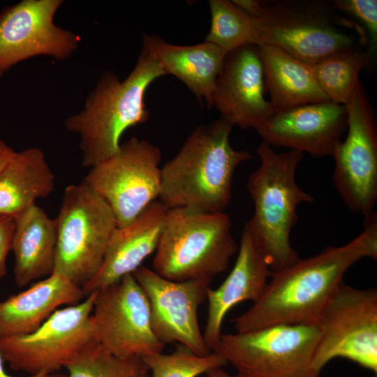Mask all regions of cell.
I'll use <instances>...</instances> for the list:
<instances>
[{"instance_id": "1", "label": "cell", "mask_w": 377, "mask_h": 377, "mask_svg": "<svg viewBox=\"0 0 377 377\" xmlns=\"http://www.w3.org/2000/svg\"><path fill=\"white\" fill-rule=\"evenodd\" d=\"M363 258L377 259V214L364 216L363 230L348 243L273 272L260 298L232 320L237 332L276 325H316L346 271Z\"/></svg>"}, {"instance_id": "2", "label": "cell", "mask_w": 377, "mask_h": 377, "mask_svg": "<svg viewBox=\"0 0 377 377\" xmlns=\"http://www.w3.org/2000/svg\"><path fill=\"white\" fill-rule=\"evenodd\" d=\"M233 127L221 117L198 126L161 168L158 200L168 209L224 212L231 199L236 168L253 158L247 151L231 147Z\"/></svg>"}, {"instance_id": "3", "label": "cell", "mask_w": 377, "mask_h": 377, "mask_svg": "<svg viewBox=\"0 0 377 377\" xmlns=\"http://www.w3.org/2000/svg\"><path fill=\"white\" fill-rule=\"evenodd\" d=\"M165 75L145 47L123 81L110 71L103 73L86 98L83 110L65 121L66 129L80 137L83 167L93 168L114 155L120 149L122 134L149 119L145 102L147 89Z\"/></svg>"}, {"instance_id": "4", "label": "cell", "mask_w": 377, "mask_h": 377, "mask_svg": "<svg viewBox=\"0 0 377 377\" xmlns=\"http://www.w3.org/2000/svg\"><path fill=\"white\" fill-rule=\"evenodd\" d=\"M256 151L260 164L250 174L247 182L254 212L246 224L275 272L300 258L291 246L290 232L297 222V206L314 199L295 180L304 153L297 150L279 153L264 142Z\"/></svg>"}, {"instance_id": "5", "label": "cell", "mask_w": 377, "mask_h": 377, "mask_svg": "<svg viewBox=\"0 0 377 377\" xmlns=\"http://www.w3.org/2000/svg\"><path fill=\"white\" fill-rule=\"evenodd\" d=\"M238 246L224 212L168 209L152 270L173 281L213 278L225 272Z\"/></svg>"}, {"instance_id": "6", "label": "cell", "mask_w": 377, "mask_h": 377, "mask_svg": "<svg viewBox=\"0 0 377 377\" xmlns=\"http://www.w3.org/2000/svg\"><path fill=\"white\" fill-rule=\"evenodd\" d=\"M333 1L283 0L255 18L256 45L281 49L312 65L332 54L357 48L367 38L357 22L341 17Z\"/></svg>"}, {"instance_id": "7", "label": "cell", "mask_w": 377, "mask_h": 377, "mask_svg": "<svg viewBox=\"0 0 377 377\" xmlns=\"http://www.w3.org/2000/svg\"><path fill=\"white\" fill-rule=\"evenodd\" d=\"M57 244L54 272L82 286L100 269L117 228L108 203L84 181L68 186L55 219Z\"/></svg>"}, {"instance_id": "8", "label": "cell", "mask_w": 377, "mask_h": 377, "mask_svg": "<svg viewBox=\"0 0 377 377\" xmlns=\"http://www.w3.org/2000/svg\"><path fill=\"white\" fill-rule=\"evenodd\" d=\"M320 332L316 325H276L222 334L212 351L241 377H322L312 367Z\"/></svg>"}, {"instance_id": "9", "label": "cell", "mask_w": 377, "mask_h": 377, "mask_svg": "<svg viewBox=\"0 0 377 377\" xmlns=\"http://www.w3.org/2000/svg\"><path fill=\"white\" fill-rule=\"evenodd\" d=\"M316 325L320 336L312 367L320 374L332 359L343 357L377 373V290L341 283Z\"/></svg>"}, {"instance_id": "10", "label": "cell", "mask_w": 377, "mask_h": 377, "mask_svg": "<svg viewBox=\"0 0 377 377\" xmlns=\"http://www.w3.org/2000/svg\"><path fill=\"white\" fill-rule=\"evenodd\" d=\"M161 149L135 136L90 168L83 181L110 205L118 228L131 224L161 191Z\"/></svg>"}, {"instance_id": "11", "label": "cell", "mask_w": 377, "mask_h": 377, "mask_svg": "<svg viewBox=\"0 0 377 377\" xmlns=\"http://www.w3.org/2000/svg\"><path fill=\"white\" fill-rule=\"evenodd\" d=\"M98 291L75 305L57 309L34 332L0 340L10 367L30 375L57 372L95 341L90 317Z\"/></svg>"}, {"instance_id": "12", "label": "cell", "mask_w": 377, "mask_h": 377, "mask_svg": "<svg viewBox=\"0 0 377 377\" xmlns=\"http://www.w3.org/2000/svg\"><path fill=\"white\" fill-rule=\"evenodd\" d=\"M90 321L95 341L117 357H142L164 348L151 330L147 297L133 274L98 290Z\"/></svg>"}, {"instance_id": "13", "label": "cell", "mask_w": 377, "mask_h": 377, "mask_svg": "<svg viewBox=\"0 0 377 377\" xmlns=\"http://www.w3.org/2000/svg\"><path fill=\"white\" fill-rule=\"evenodd\" d=\"M347 136L337 146L333 180L348 209L364 216L377 200V130L372 108L360 82L343 105Z\"/></svg>"}, {"instance_id": "14", "label": "cell", "mask_w": 377, "mask_h": 377, "mask_svg": "<svg viewBox=\"0 0 377 377\" xmlns=\"http://www.w3.org/2000/svg\"><path fill=\"white\" fill-rule=\"evenodd\" d=\"M62 0H22L0 13V77L29 58L47 55L68 59L80 37L57 27L54 17Z\"/></svg>"}, {"instance_id": "15", "label": "cell", "mask_w": 377, "mask_h": 377, "mask_svg": "<svg viewBox=\"0 0 377 377\" xmlns=\"http://www.w3.org/2000/svg\"><path fill=\"white\" fill-rule=\"evenodd\" d=\"M133 275L147 297L151 330L161 342H178L199 355L212 352L205 345L197 315L212 280L170 281L142 265Z\"/></svg>"}, {"instance_id": "16", "label": "cell", "mask_w": 377, "mask_h": 377, "mask_svg": "<svg viewBox=\"0 0 377 377\" xmlns=\"http://www.w3.org/2000/svg\"><path fill=\"white\" fill-rule=\"evenodd\" d=\"M265 92L257 45H245L227 53L212 93V105L221 118L233 126L256 130L275 112Z\"/></svg>"}, {"instance_id": "17", "label": "cell", "mask_w": 377, "mask_h": 377, "mask_svg": "<svg viewBox=\"0 0 377 377\" xmlns=\"http://www.w3.org/2000/svg\"><path fill=\"white\" fill-rule=\"evenodd\" d=\"M347 126L345 106L326 101L276 110L256 131L272 147H288L321 158L332 156Z\"/></svg>"}, {"instance_id": "18", "label": "cell", "mask_w": 377, "mask_h": 377, "mask_svg": "<svg viewBox=\"0 0 377 377\" xmlns=\"http://www.w3.org/2000/svg\"><path fill=\"white\" fill-rule=\"evenodd\" d=\"M272 271L264 255L255 244L244 225L235 264L223 283L216 289L208 288V316L202 334L211 351L222 334L221 327L227 313L238 303L256 302L263 295Z\"/></svg>"}, {"instance_id": "19", "label": "cell", "mask_w": 377, "mask_h": 377, "mask_svg": "<svg viewBox=\"0 0 377 377\" xmlns=\"http://www.w3.org/2000/svg\"><path fill=\"white\" fill-rule=\"evenodd\" d=\"M168 208L150 203L128 226L117 228L96 274L81 288L84 295L98 291L133 274L156 249Z\"/></svg>"}, {"instance_id": "20", "label": "cell", "mask_w": 377, "mask_h": 377, "mask_svg": "<svg viewBox=\"0 0 377 377\" xmlns=\"http://www.w3.org/2000/svg\"><path fill=\"white\" fill-rule=\"evenodd\" d=\"M84 297L81 286L53 272L0 302V340L34 332L57 307L77 304Z\"/></svg>"}, {"instance_id": "21", "label": "cell", "mask_w": 377, "mask_h": 377, "mask_svg": "<svg viewBox=\"0 0 377 377\" xmlns=\"http://www.w3.org/2000/svg\"><path fill=\"white\" fill-rule=\"evenodd\" d=\"M143 47L148 49L166 75L180 80L202 102L212 107V93L227 52L205 40L193 45H176L157 35L144 34Z\"/></svg>"}, {"instance_id": "22", "label": "cell", "mask_w": 377, "mask_h": 377, "mask_svg": "<svg viewBox=\"0 0 377 377\" xmlns=\"http://www.w3.org/2000/svg\"><path fill=\"white\" fill-rule=\"evenodd\" d=\"M12 249L16 285L24 287L54 272L57 253L56 219L36 203L15 219Z\"/></svg>"}, {"instance_id": "23", "label": "cell", "mask_w": 377, "mask_h": 377, "mask_svg": "<svg viewBox=\"0 0 377 377\" xmlns=\"http://www.w3.org/2000/svg\"><path fill=\"white\" fill-rule=\"evenodd\" d=\"M265 91L276 110L329 101L318 85L309 65L280 48L257 45Z\"/></svg>"}, {"instance_id": "24", "label": "cell", "mask_w": 377, "mask_h": 377, "mask_svg": "<svg viewBox=\"0 0 377 377\" xmlns=\"http://www.w3.org/2000/svg\"><path fill=\"white\" fill-rule=\"evenodd\" d=\"M55 176L38 148L15 151L0 170V216L15 219L54 188Z\"/></svg>"}, {"instance_id": "25", "label": "cell", "mask_w": 377, "mask_h": 377, "mask_svg": "<svg viewBox=\"0 0 377 377\" xmlns=\"http://www.w3.org/2000/svg\"><path fill=\"white\" fill-rule=\"evenodd\" d=\"M371 56L370 52L357 47L332 54L309 66L329 101L344 105L360 83L359 74Z\"/></svg>"}, {"instance_id": "26", "label": "cell", "mask_w": 377, "mask_h": 377, "mask_svg": "<svg viewBox=\"0 0 377 377\" xmlns=\"http://www.w3.org/2000/svg\"><path fill=\"white\" fill-rule=\"evenodd\" d=\"M64 368L67 374L56 372L47 377H145L149 373L142 357H117L96 341L81 350Z\"/></svg>"}, {"instance_id": "27", "label": "cell", "mask_w": 377, "mask_h": 377, "mask_svg": "<svg viewBox=\"0 0 377 377\" xmlns=\"http://www.w3.org/2000/svg\"><path fill=\"white\" fill-rule=\"evenodd\" d=\"M210 29L205 37L228 53L236 48L256 45V20L246 14L232 1L210 0Z\"/></svg>"}, {"instance_id": "28", "label": "cell", "mask_w": 377, "mask_h": 377, "mask_svg": "<svg viewBox=\"0 0 377 377\" xmlns=\"http://www.w3.org/2000/svg\"><path fill=\"white\" fill-rule=\"evenodd\" d=\"M142 358L151 374L149 377H198L228 364L214 351L207 355H199L179 343L170 354L161 352Z\"/></svg>"}, {"instance_id": "29", "label": "cell", "mask_w": 377, "mask_h": 377, "mask_svg": "<svg viewBox=\"0 0 377 377\" xmlns=\"http://www.w3.org/2000/svg\"><path fill=\"white\" fill-rule=\"evenodd\" d=\"M335 7L364 26L369 36L373 49L377 40V1L376 0H336Z\"/></svg>"}, {"instance_id": "30", "label": "cell", "mask_w": 377, "mask_h": 377, "mask_svg": "<svg viewBox=\"0 0 377 377\" xmlns=\"http://www.w3.org/2000/svg\"><path fill=\"white\" fill-rule=\"evenodd\" d=\"M15 220L7 216H0V279L6 274V261L12 249Z\"/></svg>"}, {"instance_id": "31", "label": "cell", "mask_w": 377, "mask_h": 377, "mask_svg": "<svg viewBox=\"0 0 377 377\" xmlns=\"http://www.w3.org/2000/svg\"><path fill=\"white\" fill-rule=\"evenodd\" d=\"M234 4L243 10L246 14L253 18H258L262 16L267 3L258 0H232Z\"/></svg>"}, {"instance_id": "32", "label": "cell", "mask_w": 377, "mask_h": 377, "mask_svg": "<svg viewBox=\"0 0 377 377\" xmlns=\"http://www.w3.org/2000/svg\"><path fill=\"white\" fill-rule=\"evenodd\" d=\"M15 153L11 147L0 140V170L8 163Z\"/></svg>"}, {"instance_id": "33", "label": "cell", "mask_w": 377, "mask_h": 377, "mask_svg": "<svg viewBox=\"0 0 377 377\" xmlns=\"http://www.w3.org/2000/svg\"><path fill=\"white\" fill-rule=\"evenodd\" d=\"M5 360L3 358V355L1 354V353L0 352V377H15V376H12L10 375H9L8 374L6 373V370H5V367H4V362H5ZM47 375L45 373H38V374H34V375H29L27 376H25V377H47Z\"/></svg>"}, {"instance_id": "34", "label": "cell", "mask_w": 377, "mask_h": 377, "mask_svg": "<svg viewBox=\"0 0 377 377\" xmlns=\"http://www.w3.org/2000/svg\"><path fill=\"white\" fill-rule=\"evenodd\" d=\"M206 377H241L239 375H230L226 372L222 367H217L212 369L206 373Z\"/></svg>"}, {"instance_id": "35", "label": "cell", "mask_w": 377, "mask_h": 377, "mask_svg": "<svg viewBox=\"0 0 377 377\" xmlns=\"http://www.w3.org/2000/svg\"><path fill=\"white\" fill-rule=\"evenodd\" d=\"M145 377H149V374H147V376H145Z\"/></svg>"}, {"instance_id": "36", "label": "cell", "mask_w": 377, "mask_h": 377, "mask_svg": "<svg viewBox=\"0 0 377 377\" xmlns=\"http://www.w3.org/2000/svg\"><path fill=\"white\" fill-rule=\"evenodd\" d=\"M375 377H376V375L375 376Z\"/></svg>"}]
</instances>
